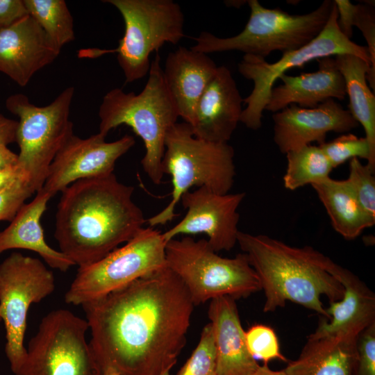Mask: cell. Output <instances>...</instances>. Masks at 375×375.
<instances>
[{"mask_svg":"<svg viewBox=\"0 0 375 375\" xmlns=\"http://www.w3.org/2000/svg\"><path fill=\"white\" fill-rule=\"evenodd\" d=\"M35 192L25 178L0 190V221L11 222L25 204V201Z\"/></svg>","mask_w":375,"mask_h":375,"instance_id":"obj_33","label":"cell"},{"mask_svg":"<svg viewBox=\"0 0 375 375\" xmlns=\"http://www.w3.org/2000/svg\"><path fill=\"white\" fill-rule=\"evenodd\" d=\"M234 156V149L228 143L197 138L185 122L174 124L166 134L162 160L163 174L172 177L171 199L161 211L147 219L149 226L171 222L182 195L194 186L217 194L228 193L235 176Z\"/></svg>","mask_w":375,"mask_h":375,"instance_id":"obj_5","label":"cell"},{"mask_svg":"<svg viewBox=\"0 0 375 375\" xmlns=\"http://www.w3.org/2000/svg\"><path fill=\"white\" fill-rule=\"evenodd\" d=\"M338 12L333 6L329 18L319 34L307 44L283 53L276 62L270 63L265 58L244 54L238 65L239 73L253 83L251 92L243 99L240 122L256 131L262 126V112L269 101L275 82L285 72L294 67H302L307 62L325 57L352 54L364 60L371 68L367 46L359 45L344 36L338 25ZM372 73V70H371ZM373 78L375 76L372 74Z\"/></svg>","mask_w":375,"mask_h":375,"instance_id":"obj_10","label":"cell"},{"mask_svg":"<svg viewBox=\"0 0 375 375\" xmlns=\"http://www.w3.org/2000/svg\"><path fill=\"white\" fill-rule=\"evenodd\" d=\"M133 192L114 173L69 185L61 192L56 215L59 251L83 267L131 240L147 222Z\"/></svg>","mask_w":375,"mask_h":375,"instance_id":"obj_2","label":"cell"},{"mask_svg":"<svg viewBox=\"0 0 375 375\" xmlns=\"http://www.w3.org/2000/svg\"><path fill=\"white\" fill-rule=\"evenodd\" d=\"M286 158L283 184L290 190L323 180L334 169L319 146L310 144L290 151Z\"/></svg>","mask_w":375,"mask_h":375,"instance_id":"obj_27","label":"cell"},{"mask_svg":"<svg viewBox=\"0 0 375 375\" xmlns=\"http://www.w3.org/2000/svg\"><path fill=\"white\" fill-rule=\"evenodd\" d=\"M352 194L362 209L375 218V176L367 165L358 158L349 162V174L345 179Z\"/></svg>","mask_w":375,"mask_h":375,"instance_id":"obj_31","label":"cell"},{"mask_svg":"<svg viewBox=\"0 0 375 375\" xmlns=\"http://www.w3.org/2000/svg\"><path fill=\"white\" fill-rule=\"evenodd\" d=\"M122 15L124 33L117 53L125 83L148 74L150 55L165 43L176 44L185 37L184 15L178 3L172 0H104Z\"/></svg>","mask_w":375,"mask_h":375,"instance_id":"obj_9","label":"cell"},{"mask_svg":"<svg viewBox=\"0 0 375 375\" xmlns=\"http://www.w3.org/2000/svg\"><path fill=\"white\" fill-rule=\"evenodd\" d=\"M249 18L242 31L236 35L219 38L203 31L194 39L191 49L204 53L239 51L244 54L265 58L272 52L282 53L307 44L324 28L333 1L324 0L314 10L303 15H292L280 9L267 8L258 0H249Z\"/></svg>","mask_w":375,"mask_h":375,"instance_id":"obj_6","label":"cell"},{"mask_svg":"<svg viewBox=\"0 0 375 375\" xmlns=\"http://www.w3.org/2000/svg\"><path fill=\"white\" fill-rule=\"evenodd\" d=\"M358 337L308 338L299 357L288 361L286 375H353Z\"/></svg>","mask_w":375,"mask_h":375,"instance_id":"obj_24","label":"cell"},{"mask_svg":"<svg viewBox=\"0 0 375 375\" xmlns=\"http://www.w3.org/2000/svg\"><path fill=\"white\" fill-rule=\"evenodd\" d=\"M246 343L249 353L265 364L274 359L288 362L281 353L276 334L273 328L264 324H255L245 331Z\"/></svg>","mask_w":375,"mask_h":375,"instance_id":"obj_32","label":"cell"},{"mask_svg":"<svg viewBox=\"0 0 375 375\" xmlns=\"http://www.w3.org/2000/svg\"><path fill=\"white\" fill-rule=\"evenodd\" d=\"M25 178L18 165L0 171V190L13 183L17 180ZM27 179V178H26Z\"/></svg>","mask_w":375,"mask_h":375,"instance_id":"obj_39","label":"cell"},{"mask_svg":"<svg viewBox=\"0 0 375 375\" xmlns=\"http://www.w3.org/2000/svg\"><path fill=\"white\" fill-rule=\"evenodd\" d=\"M28 15L24 0H0V29L8 28Z\"/></svg>","mask_w":375,"mask_h":375,"instance_id":"obj_36","label":"cell"},{"mask_svg":"<svg viewBox=\"0 0 375 375\" xmlns=\"http://www.w3.org/2000/svg\"><path fill=\"white\" fill-rule=\"evenodd\" d=\"M217 66L208 54L179 47L167 56L162 76L179 117L192 125L197 104L216 74Z\"/></svg>","mask_w":375,"mask_h":375,"instance_id":"obj_20","label":"cell"},{"mask_svg":"<svg viewBox=\"0 0 375 375\" xmlns=\"http://www.w3.org/2000/svg\"><path fill=\"white\" fill-rule=\"evenodd\" d=\"M330 272L342 285V298L330 302L326 309L330 317H322L316 330L308 338L324 336L358 337L375 323V294L352 272L333 262Z\"/></svg>","mask_w":375,"mask_h":375,"instance_id":"obj_19","label":"cell"},{"mask_svg":"<svg viewBox=\"0 0 375 375\" xmlns=\"http://www.w3.org/2000/svg\"><path fill=\"white\" fill-rule=\"evenodd\" d=\"M74 94V88L68 87L45 106L33 104L20 93L6 100L7 110L19 118L17 165L35 192L43 188L53 160L74 134L69 118Z\"/></svg>","mask_w":375,"mask_h":375,"instance_id":"obj_8","label":"cell"},{"mask_svg":"<svg viewBox=\"0 0 375 375\" xmlns=\"http://www.w3.org/2000/svg\"><path fill=\"white\" fill-rule=\"evenodd\" d=\"M60 52L31 15L0 29V72L21 87L52 63Z\"/></svg>","mask_w":375,"mask_h":375,"instance_id":"obj_17","label":"cell"},{"mask_svg":"<svg viewBox=\"0 0 375 375\" xmlns=\"http://www.w3.org/2000/svg\"><path fill=\"white\" fill-rule=\"evenodd\" d=\"M165 244L160 231L142 228L124 245L101 260L78 267L65 294V301L82 306L166 266Z\"/></svg>","mask_w":375,"mask_h":375,"instance_id":"obj_11","label":"cell"},{"mask_svg":"<svg viewBox=\"0 0 375 375\" xmlns=\"http://www.w3.org/2000/svg\"><path fill=\"white\" fill-rule=\"evenodd\" d=\"M81 306L100 369L161 375L185 345L194 305L181 278L165 266Z\"/></svg>","mask_w":375,"mask_h":375,"instance_id":"obj_1","label":"cell"},{"mask_svg":"<svg viewBox=\"0 0 375 375\" xmlns=\"http://www.w3.org/2000/svg\"><path fill=\"white\" fill-rule=\"evenodd\" d=\"M165 261L185 285L194 306L221 296L236 300L261 290L244 253L231 258L222 257L206 239L186 236L167 241Z\"/></svg>","mask_w":375,"mask_h":375,"instance_id":"obj_7","label":"cell"},{"mask_svg":"<svg viewBox=\"0 0 375 375\" xmlns=\"http://www.w3.org/2000/svg\"><path fill=\"white\" fill-rule=\"evenodd\" d=\"M318 146L333 168L349 160L360 158L366 160V165L375 172V156L372 154L365 137L359 138L354 134L347 133Z\"/></svg>","mask_w":375,"mask_h":375,"instance_id":"obj_29","label":"cell"},{"mask_svg":"<svg viewBox=\"0 0 375 375\" xmlns=\"http://www.w3.org/2000/svg\"><path fill=\"white\" fill-rule=\"evenodd\" d=\"M176 375H218L212 329L210 322L203 326L198 344Z\"/></svg>","mask_w":375,"mask_h":375,"instance_id":"obj_30","label":"cell"},{"mask_svg":"<svg viewBox=\"0 0 375 375\" xmlns=\"http://www.w3.org/2000/svg\"><path fill=\"white\" fill-rule=\"evenodd\" d=\"M148 74L143 90L138 94L114 88L103 96L99 109V133L106 138L119 126L131 127L144 144L142 167L150 180L158 185L164 175L162 160L165 136L179 115L165 83L158 53L151 62Z\"/></svg>","mask_w":375,"mask_h":375,"instance_id":"obj_4","label":"cell"},{"mask_svg":"<svg viewBox=\"0 0 375 375\" xmlns=\"http://www.w3.org/2000/svg\"><path fill=\"white\" fill-rule=\"evenodd\" d=\"M51 197L42 188L30 203L21 208L10 224L0 232V253L13 249L33 251L50 267L63 272L75 265L65 255L51 247L45 241L40 219Z\"/></svg>","mask_w":375,"mask_h":375,"instance_id":"obj_23","label":"cell"},{"mask_svg":"<svg viewBox=\"0 0 375 375\" xmlns=\"http://www.w3.org/2000/svg\"><path fill=\"white\" fill-rule=\"evenodd\" d=\"M353 26L362 33L367 44L371 70L375 76V10L374 3L366 1L364 3L356 4Z\"/></svg>","mask_w":375,"mask_h":375,"instance_id":"obj_34","label":"cell"},{"mask_svg":"<svg viewBox=\"0 0 375 375\" xmlns=\"http://www.w3.org/2000/svg\"><path fill=\"white\" fill-rule=\"evenodd\" d=\"M318 70L280 76L282 84L272 89L265 110L276 112L296 104L301 108H313L330 99L343 100L347 96L345 82L333 56L317 60Z\"/></svg>","mask_w":375,"mask_h":375,"instance_id":"obj_21","label":"cell"},{"mask_svg":"<svg viewBox=\"0 0 375 375\" xmlns=\"http://www.w3.org/2000/svg\"><path fill=\"white\" fill-rule=\"evenodd\" d=\"M243 99L230 70L217 72L201 96L190 126L194 136L215 143H228L240 120Z\"/></svg>","mask_w":375,"mask_h":375,"instance_id":"obj_18","label":"cell"},{"mask_svg":"<svg viewBox=\"0 0 375 375\" xmlns=\"http://www.w3.org/2000/svg\"><path fill=\"white\" fill-rule=\"evenodd\" d=\"M324 205L335 231L346 240H353L375 224L360 206L346 180L330 176L311 185Z\"/></svg>","mask_w":375,"mask_h":375,"instance_id":"obj_26","label":"cell"},{"mask_svg":"<svg viewBox=\"0 0 375 375\" xmlns=\"http://www.w3.org/2000/svg\"><path fill=\"white\" fill-rule=\"evenodd\" d=\"M252 375H286L284 370H272L271 369L268 364H263L259 365L256 371Z\"/></svg>","mask_w":375,"mask_h":375,"instance_id":"obj_41","label":"cell"},{"mask_svg":"<svg viewBox=\"0 0 375 375\" xmlns=\"http://www.w3.org/2000/svg\"><path fill=\"white\" fill-rule=\"evenodd\" d=\"M18 164V155L7 146L0 147V171L14 167Z\"/></svg>","mask_w":375,"mask_h":375,"instance_id":"obj_40","label":"cell"},{"mask_svg":"<svg viewBox=\"0 0 375 375\" xmlns=\"http://www.w3.org/2000/svg\"><path fill=\"white\" fill-rule=\"evenodd\" d=\"M18 122L0 113V147L16 142Z\"/></svg>","mask_w":375,"mask_h":375,"instance_id":"obj_38","label":"cell"},{"mask_svg":"<svg viewBox=\"0 0 375 375\" xmlns=\"http://www.w3.org/2000/svg\"><path fill=\"white\" fill-rule=\"evenodd\" d=\"M345 82L349 111L363 127L372 153L375 156V78L370 65L352 54L333 56Z\"/></svg>","mask_w":375,"mask_h":375,"instance_id":"obj_25","label":"cell"},{"mask_svg":"<svg viewBox=\"0 0 375 375\" xmlns=\"http://www.w3.org/2000/svg\"><path fill=\"white\" fill-rule=\"evenodd\" d=\"M105 139L99 133L85 139L70 136L53 160L42 188L53 197L77 181L112 174L135 140L130 135L110 142Z\"/></svg>","mask_w":375,"mask_h":375,"instance_id":"obj_15","label":"cell"},{"mask_svg":"<svg viewBox=\"0 0 375 375\" xmlns=\"http://www.w3.org/2000/svg\"><path fill=\"white\" fill-rule=\"evenodd\" d=\"M31 15L59 49L75 39L73 17L64 0H24Z\"/></svg>","mask_w":375,"mask_h":375,"instance_id":"obj_28","label":"cell"},{"mask_svg":"<svg viewBox=\"0 0 375 375\" xmlns=\"http://www.w3.org/2000/svg\"><path fill=\"white\" fill-rule=\"evenodd\" d=\"M53 273L38 258L14 252L0 264V317L6 329L5 352L15 374L26 356L27 314L55 290Z\"/></svg>","mask_w":375,"mask_h":375,"instance_id":"obj_13","label":"cell"},{"mask_svg":"<svg viewBox=\"0 0 375 375\" xmlns=\"http://www.w3.org/2000/svg\"><path fill=\"white\" fill-rule=\"evenodd\" d=\"M0 322H1V317H0Z\"/></svg>","mask_w":375,"mask_h":375,"instance_id":"obj_44","label":"cell"},{"mask_svg":"<svg viewBox=\"0 0 375 375\" xmlns=\"http://www.w3.org/2000/svg\"><path fill=\"white\" fill-rule=\"evenodd\" d=\"M237 244L255 270L265 294L263 312H274L290 301L330 317L321 301L340 300L344 289L331 272L333 262L312 247H292L265 235L239 231Z\"/></svg>","mask_w":375,"mask_h":375,"instance_id":"obj_3","label":"cell"},{"mask_svg":"<svg viewBox=\"0 0 375 375\" xmlns=\"http://www.w3.org/2000/svg\"><path fill=\"white\" fill-rule=\"evenodd\" d=\"M100 375H119V374L112 367H106L101 369Z\"/></svg>","mask_w":375,"mask_h":375,"instance_id":"obj_42","label":"cell"},{"mask_svg":"<svg viewBox=\"0 0 375 375\" xmlns=\"http://www.w3.org/2000/svg\"><path fill=\"white\" fill-rule=\"evenodd\" d=\"M208 314L218 375H252L260 365L248 350L235 299L230 296L212 299Z\"/></svg>","mask_w":375,"mask_h":375,"instance_id":"obj_22","label":"cell"},{"mask_svg":"<svg viewBox=\"0 0 375 375\" xmlns=\"http://www.w3.org/2000/svg\"><path fill=\"white\" fill-rule=\"evenodd\" d=\"M357 353L353 375H375V323L358 335Z\"/></svg>","mask_w":375,"mask_h":375,"instance_id":"obj_35","label":"cell"},{"mask_svg":"<svg viewBox=\"0 0 375 375\" xmlns=\"http://www.w3.org/2000/svg\"><path fill=\"white\" fill-rule=\"evenodd\" d=\"M338 12V25L341 33L351 40L353 35V23L356 4L349 0L333 1Z\"/></svg>","mask_w":375,"mask_h":375,"instance_id":"obj_37","label":"cell"},{"mask_svg":"<svg viewBox=\"0 0 375 375\" xmlns=\"http://www.w3.org/2000/svg\"><path fill=\"white\" fill-rule=\"evenodd\" d=\"M244 192L217 194L204 188L188 191L181 198L187 210L184 217L162 233L165 241L179 235L204 233L212 249L230 251L237 244L240 215L238 212Z\"/></svg>","mask_w":375,"mask_h":375,"instance_id":"obj_14","label":"cell"},{"mask_svg":"<svg viewBox=\"0 0 375 375\" xmlns=\"http://www.w3.org/2000/svg\"><path fill=\"white\" fill-rule=\"evenodd\" d=\"M272 119L274 143L285 154L313 142L322 144L329 132L347 133L359 125L349 110L333 99L313 108L290 104L274 112Z\"/></svg>","mask_w":375,"mask_h":375,"instance_id":"obj_16","label":"cell"},{"mask_svg":"<svg viewBox=\"0 0 375 375\" xmlns=\"http://www.w3.org/2000/svg\"><path fill=\"white\" fill-rule=\"evenodd\" d=\"M161 375H170L169 371H166L163 372Z\"/></svg>","mask_w":375,"mask_h":375,"instance_id":"obj_43","label":"cell"},{"mask_svg":"<svg viewBox=\"0 0 375 375\" xmlns=\"http://www.w3.org/2000/svg\"><path fill=\"white\" fill-rule=\"evenodd\" d=\"M88 323L71 311L57 309L41 320L26 358L15 375H100L86 341Z\"/></svg>","mask_w":375,"mask_h":375,"instance_id":"obj_12","label":"cell"}]
</instances>
